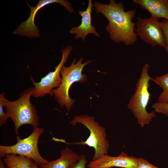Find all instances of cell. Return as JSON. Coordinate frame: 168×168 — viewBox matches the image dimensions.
Masks as SVG:
<instances>
[{
    "label": "cell",
    "mask_w": 168,
    "mask_h": 168,
    "mask_svg": "<svg viewBox=\"0 0 168 168\" xmlns=\"http://www.w3.org/2000/svg\"><path fill=\"white\" fill-rule=\"evenodd\" d=\"M93 6L97 14L101 13L108 20L106 30L112 41L127 46L135 43L137 37L135 32L136 23L132 21L136 14L135 9L125 11L123 3L114 0H110L107 4L95 2Z\"/></svg>",
    "instance_id": "obj_1"
},
{
    "label": "cell",
    "mask_w": 168,
    "mask_h": 168,
    "mask_svg": "<svg viewBox=\"0 0 168 168\" xmlns=\"http://www.w3.org/2000/svg\"><path fill=\"white\" fill-rule=\"evenodd\" d=\"M33 88L25 89L20 94L19 98L10 101L5 98V93L0 94L5 112L13 121L16 134L19 136L18 130L21 126L29 124L34 128L40 124L39 118L34 105L30 101Z\"/></svg>",
    "instance_id": "obj_2"
},
{
    "label": "cell",
    "mask_w": 168,
    "mask_h": 168,
    "mask_svg": "<svg viewBox=\"0 0 168 168\" xmlns=\"http://www.w3.org/2000/svg\"><path fill=\"white\" fill-rule=\"evenodd\" d=\"M149 67L148 63L142 67L140 77L136 84L135 92L127 105L142 128L149 124L156 115L155 111L149 112L147 110L150 97L149 82L153 79L148 74Z\"/></svg>",
    "instance_id": "obj_3"
},
{
    "label": "cell",
    "mask_w": 168,
    "mask_h": 168,
    "mask_svg": "<svg viewBox=\"0 0 168 168\" xmlns=\"http://www.w3.org/2000/svg\"><path fill=\"white\" fill-rule=\"evenodd\" d=\"M81 57L77 62L74 58L70 66H64L61 71L62 81L59 86L51 91L53 95L59 104L61 108L64 106L68 111L71 109L75 100L71 99L69 95V90L72 85L75 82L83 83L87 82V77L82 73L84 68L91 63L88 61L82 63Z\"/></svg>",
    "instance_id": "obj_4"
},
{
    "label": "cell",
    "mask_w": 168,
    "mask_h": 168,
    "mask_svg": "<svg viewBox=\"0 0 168 168\" xmlns=\"http://www.w3.org/2000/svg\"><path fill=\"white\" fill-rule=\"evenodd\" d=\"M70 123L74 126L77 123L84 125L89 131V137L84 141L71 143L63 142L69 144L87 146L93 148L95 152L93 160H96L102 156L107 154L110 144L107 139L106 129L95 121L94 117L86 114L75 116Z\"/></svg>",
    "instance_id": "obj_5"
},
{
    "label": "cell",
    "mask_w": 168,
    "mask_h": 168,
    "mask_svg": "<svg viewBox=\"0 0 168 168\" xmlns=\"http://www.w3.org/2000/svg\"><path fill=\"white\" fill-rule=\"evenodd\" d=\"M44 129L38 127L34 128L32 133L28 137L21 139L16 138L17 142L11 146L0 145V159L8 154L18 155L32 160L39 167L49 161L44 158L40 155L38 148L40 136Z\"/></svg>",
    "instance_id": "obj_6"
},
{
    "label": "cell",
    "mask_w": 168,
    "mask_h": 168,
    "mask_svg": "<svg viewBox=\"0 0 168 168\" xmlns=\"http://www.w3.org/2000/svg\"><path fill=\"white\" fill-rule=\"evenodd\" d=\"M72 49V46L66 47L62 51V57L59 64L54 67L55 70L50 72L43 77L41 78L39 82H35L31 78L34 87H33L32 96L37 98L42 97L49 94L51 96L53 95L51 91L54 88H58L60 85L62 77L60 76L61 70L64 64L67 61L71 52Z\"/></svg>",
    "instance_id": "obj_7"
},
{
    "label": "cell",
    "mask_w": 168,
    "mask_h": 168,
    "mask_svg": "<svg viewBox=\"0 0 168 168\" xmlns=\"http://www.w3.org/2000/svg\"><path fill=\"white\" fill-rule=\"evenodd\" d=\"M136 26V34L143 41L152 47L159 45L166 49L165 37L158 20L138 17Z\"/></svg>",
    "instance_id": "obj_8"
},
{
    "label": "cell",
    "mask_w": 168,
    "mask_h": 168,
    "mask_svg": "<svg viewBox=\"0 0 168 168\" xmlns=\"http://www.w3.org/2000/svg\"><path fill=\"white\" fill-rule=\"evenodd\" d=\"M26 2L27 6L30 9L29 17L26 20L22 22L13 33L15 34L21 35L30 38L40 37L39 31L35 24L34 19L38 11L45 5L53 3H58L64 6L69 12L72 13L74 12L72 6V4L66 0H41L34 7L30 6L27 2Z\"/></svg>",
    "instance_id": "obj_9"
},
{
    "label": "cell",
    "mask_w": 168,
    "mask_h": 168,
    "mask_svg": "<svg viewBox=\"0 0 168 168\" xmlns=\"http://www.w3.org/2000/svg\"><path fill=\"white\" fill-rule=\"evenodd\" d=\"M138 160V158L129 156L122 152L117 156L105 155L96 160L91 161L87 167L88 168H137Z\"/></svg>",
    "instance_id": "obj_10"
},
{
    "label": "cell",
    "mask_w": 168,
    "mask_h": 168,
    "mask_svg": "<svg viewBox=\"0 0 168 168\" xmlns=\"http://www.w3.org/2000/svg\"><path fill=\"white\" fill-rule=\"evenodd\" d=\"M93 6L92 0H89L86 10L78 11L79 15L82 17L81 23L77 27H72L70 31L71 34L76 35L75 39L81 38L84 41L86 37L90 34H94L97 37L100 36L95 26H92L91 24V15Z\"/></svg>",
    "instance_id": "obj_11"
},
{
    "label": "cell",
    "mask_w": 168,
    "mask_h": 168,
    "mask_svg": "<svg viewBox=\"0 0 168 168\" xmlns=\"http://www.w3.org/2000/svg\"><path fill=\"white\" fill-rule=\"evenodd\" d=\"M136 4L148 11L151 17L168 20V0H133Z\"/></svg>",
    "instance_id": "obj_12"
},
{
    "label": "cell",
    "mask_w": 168,
    "mask_h": 168,
    "mask_svg": "<svg viewBox=\"0 0 168 168\" xmlns=\"http://www.w3.org/2000/svg\"><path fill=\"white\" fill-rule=\"evenodd\" d=\"M80 155L66 147L60 152V157L55 160L49 161L41 166L40 168H69L78 161Z\"/></svg>",
    "instance_id": "obj_13"
},
{
    "label": "cell",
    "mask_w": 168,
    "mask_h": 168,
    "mask_svg": "<svg viewBox=\"0 0 168 168\" xmlns=\"http://www.w3.org/2000/svg\"><path fill=\"white\" fill-rule=\"evenodd\" d=\"M3 161L6 168H31L33 161L25 157L14 154L6 155Z\"/></svg>",
    "instance_id": "obj_14"
},
{
    "label": "cell",
    "mask_w": 168,
    "mask_h": 168,
    "mask_svg": "<svg viewBox=\"0 0 168 168\" xmlns=\"http://www.w3.org/2000/svg\"><path fill=\"white\" fill-rule=\"evenodd\" d=\"M152 80L163 89L158 98L157 102L168 104V72L163 75L156 76Z\"/></svg>",
    "instance_id": "obj_15"
},
{
    "label": "cell",
    "mask_w": 168,
    "mask_h": 168,
    "mask_svg": "<svg viewBox=\"0 0 168 168\" xmlns=\"http://www.w3.org/2000/svg\"><path fill=\"white\" fill-rule=\"evenodd\" d=\"M161 23L166 40V47L165 49L168 58V20L164 19Z\"/></svg>",
    "instance_id": "obj_16"
},
{
    "label": "cell",
    "mask_w": 168,
    "mask_h": 168,
    "mask_svg": "<svg viewBox=\"0 0 168 168\" xmlns=\"http://www.w3.org/2000/svg\"><path fill=\"white\" fill-rule=\"evenodd\" d=\"M87 163L86 156L84 154H81L80 155L79 159L78 162L69 168H86Z\"/></svg>",
    "instance_id": "obj_17"
},
{
    "label": "cell",
    "mask_w": 168,
    "mask_h": 168,
    "mask_svg": "<svg viewBox=\"0 0 168 168\" xmlns=\"http://www.w3.org/2000/svg\"><path fill=\"white\" fill-rule=\"evenodd\" d=\"M2 101L0 100V126L2 127L9 118L7 114L4 111Z\"/></svg>",
    "instance_id": "obj_18"
},
{
    "label": "cell",
    "mask_w": 168,
    "mask_h": 168,
    "mask_svg": "<svg viewBox=\"0 0 168 168\" xmlns=\"http://www.w3.org/2000/svg\"><path fill=\"white\" fill-rule=\"evenodd\" d=\"M137 168H159L156 167L147 160L142 158H138Z\"/></svg>",
    "instance_id": "obj_19"
},
{
    "label": "cell",
    "mask_w": 168,
    "mask_h": 168,
    "mask_svg": "<svg viewBox=\"0 0 168 168\" xmlns=\"http://www.w3.org/2000/svg\"><path fill=\"white\" fill-rule=\"evenodd\" d=\"M0 168H6L5 166L4 163L2 159H0Z\"/></svg>",
    "instance_id": "obj_20"
},
{
    "label": "cell",
    "mask_w": 168,
    "mask_h": 168,
    "mask_svg": "<svg viewBox=\"0 0 168 168\" xmlns=\"http://www.w3.org/2000/svg\"><path fill=\"white\" fill-rule=\"evenodd\" d=\"M163 107L164 110L166 112H168V104H164L163 105Z\"/></svg>",
    "instance_id": "obj_21"
},
{
    "label": "cell",
    "mask_w": 168,
    "mask_h": 168,
    "mask_svg": "<svg viewBox=\"0 0 168 168\" xmlns=\"http://www.w3.org/2000/svg\"><path fill=\"white\" fill-rule=\"evenodd\" d=\"M31 168H40V167H39L37 165H36L33 161H32L31 166Z\"/></svg>",
    "instance_id": "obj_22"
},
{
    "label": "cell",
    "mask_w": 168,
    "mask_h": 168,
    "mask_svg": "<svg viewBox=\"0 0 168 168\" xmlns=\"http://www.w3.org/2000/svg\"><path fill=\"white\" fill-rule=\"evenodd\" d=\"M167 117H168V114H167Z\"/></svg>",
    "instance_id": "obj_23"
},
{
    "label": "cell",
    "mask_w": 168,
    "mask_h": 168,
    "mask_svg": "<svg viewBox=\"0 0 168 168\" xmlns=\"http://www.w3.org/2000/svg\"></svg>",
    "instance_id": "obj_24"
}]
</instances>
